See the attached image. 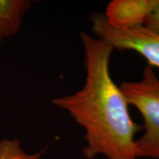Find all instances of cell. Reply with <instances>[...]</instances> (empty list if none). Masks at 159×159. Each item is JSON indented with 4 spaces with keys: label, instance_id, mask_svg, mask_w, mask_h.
<instances>
[{
    "label": "cell",
    "instance_id": "cell-6",
    "mask_svg": "<svg viewBox=\"0 0 159 159\" xmlns=\"http://www.w3.org/2000/svg\"><path fill=\"white\" fill-rule=\"evenodd\" d=\"M41 154L42 152L33 155L26 153L17 139L0 141V159H41Z\"/></svg>",
    "mask_w": 159,
    "mask_h": 159
},
{
    "label": "cell",
    "instance_id": "cell-5",
    "mask_svg": "<svg viewBox=\"0 0 159 159\" xmlns=\"http://www.w3.org/2000/svg\"><path fill=\"white\" fill-rule=\"evenodd\" d=\"M30 6L27 0H0V40L19 33L24 16Z\"/></svg>",
    "mask_w": 159,
    "mask_h": 159
},
{
    "label": "cell",
    "instance_id": "cell-3",
    "mask_svg": "<svg viewBox=\"0 0 159 159\" xmlns=\"http://www.w3.org/2000/svg\"><path fill=\"white\" fill-rule=\"evenodd\" d=\"M91 30L94 36L105 40L112 48L119 51H134L142 55L149 66L159 68V34L144 26L121 28L111 25L104 13L90 16Z\"/></svg>",
    "mask_w": 159,
    "mask_h": 159
},
{
    "label": "cell",
    "instance_id": "cell-1",
    "mask_svg": "<svg viewBox=\"0 0 159 159\" xmlns=\"http://www.w3.org/2000/svg\"><path fill=\"white\" fill-rule=\"evenodd\" d=\"M86 71L83 88L52 103L63 109L84 129L87 159L103 155L108 159H136L135 135L142 130L131 117L128 103L112 79L110 58L114 51L108 42L86 32L80 33Z\"/></svg>",
    "mask_w": 159,
    "mask_h": 159
},
{
    "label": "cell",
    "instance_id": "cell-2",
    "mask_svg": "<svg viewBox=\"0 0 159 159\" xmlns=\"http://www.w3.org/2000/svg\"><path fill=\"white\" fill-rule=\"evenodd\" d=\"M128 105L139 111L144 133L135 142L136 158L159 159V78L147 65L139 81H125L119 85Z\"/></svg>",
    "mask_w": 159,
    "mask_h": 159
},
{
    "label": "cell",
    "instance_id": "cell-8",
    "mask_svg": "<svg viewBox=\"0 0 159 159\" xmlns=\"http://www.w3.org/2000/svg\"><path fill=\"white\" fill-rule=\"evenodd\" d=\"M1 41H2V40H0V43H1Z\"/></svg>",
    "mask_w": 159,
    "mask_h": 159
},
{
    "label": "cell",
    "instance_id": "cell-7",
    "mask_svg": "<svg viewBox=\"0 0 159 159\" xmlns=\"http://www.w3.org/2000/svg\"><path fill=\"white\" fill-rule=\"evenodd\" d=\"M144 26L153 33L159 34V5L147 18Z\"/></svg>",
    "mask_w": 159,
    "mask_h": 159
},
{
    "label": "cell",
    "instance_id": "cell-4",
    "mask_svg": "<svg viewBox=\"0 0 159 159\" xmlns=\"http://www.w3.org/2000/svg\"><path fill=\"white\" fill-rule=\"evenodd\" d=\"M159 5V0H112L105 16L111 25L121 28L144 26L145 20Z\"/></svg>",
    "mask_w": 159,
    "mask_h": 159
}]
</instances>
